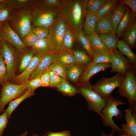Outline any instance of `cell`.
<instances>
[{
	"mask_svg": "<svg viewBox=\"0 0 136 136\" xmlns=\"http://www.w3.org/2000/svg\"><path fill=\"white\" fill-rule=\"evenodd\" d=\"M0 3V27L4 23L9 21L13 9L5 2Z\"/></svg>",
	"mask_w": 136,
	"mask_h": 136,
	"instance_id": "34",
	"label": "cell"
},
{
	"mask_svg": "<svg viewBox=\"0 0 136 136\" xmlns=\"http://www.w3.org/2000/svg\"><path fill=\"white\" fill-rule=\"evenodd\" d=\"M118 1L120 3L126 5L130 7L133 15L136 16V0H121Z\"/></svg>",
	"mask_w": 136,
	"mask_h": 136,
	"instance_id": "47",
	"label": "cell"
},
{
	"mask_svg": "<svg viewBox=\"0 0 136 136\" xmlns=\"http://www.w3.org/2000/svg\"><path fill=\"white\" fill-rule=\"evenodd\" d=\"M0 115V136H2L4 130L7 127L8 123L7 113L5 111Z\"/></svg>",
	"mask_w": 136,
	"mask_h": 136,
	"instance_id": "45",
	"label": "cell"
},
{
	"mask_svg": "<svg viewBox=\"0 0 136 136\" xmlns=\"http://www.w3.org/2000/svg\"><path fill=\"white\" fill-rule=\"evenodd\" d=\"M36 0H5V2L13 9L22 8H32Z\"/></svg>",
	"mask_w": 136,
	"mask_h": 136,
	"instance_id": "35",
	"label": "cell"
},
{
	"mask_svg": "<svg viewBox=\"0 0 136 136\" xmlns=\"http://www.w3.org/2000/svg\"><path fill=\"white\" fill-rule=\"evenodd\" d=\"M50 70L48 68L41 73L40 79L42 87H49Z\"/></svg>",
	"mask_w": 136,
	"mask_h": 136,
	"instance_id": "46",
	"label": "cell"
},
{
	"mask_svg": "<svg viewBox=\"0 0 136 136\" xmlns=\"http://www.w3.org/2000/svg\"><path fill=\"white\" fill-rule=\"evenodd\" d=\"M57 61V54L53 53L42 57L36 70L31 76L29 80L48 68L51 64Z\"/></svg>",
	"mask_w": 136,
	"mask_h": 136,
	"instance_id": "19",
	"label": "cell"
},
{
	"mask_svg": "<svg viewBox=\"0 0 136 136\" xmlns=\"http://www.w3.org/2000/svg\"><path fill=\"white\" fill-rule=\"evenodd\" d=\"M95 31V33L98 35L114 33L109 20V15L105 17L98 19Z\"/></svg>",
	"mask_w": 136,
	"mask_h": 136,
	"instance_id": "23",
	"label": "cell"
},
{
	"mask_svg": "<svg viewBox=\"0 0 136 136\" xmlns=\"http://www.w3.org/2000/svg\"><path fill=\"white\" fill-rule=\"evenodd\" d=\"M1 41L2 39L1 36V27H0V43L1 42Z\"/></svg>",
	"mask_w": 136,
	"mask_h": 136,
	"instance_id": "53",
	"label": "cell"
},
{
	"mask_svg": "<svg viewBox=\"0 0 136 136\" xmlns=\"http://www.w3.org/2000/svg\"><path fill=\"white\" fill-rule=\"evenodd\" d=\"M34 55L33 52L28 48L21 53L18 52V56L20 59L19 70L20 72L21 73L26 68Z\"/></svg>",
	"mask_w": 136,
	"mask_h": 136,
	"instance_id": "28",
	"label": "cell"
},
{
	"mask_svg": "<svg viewBox=\"0 0 136 136\" xmlns=\"http://www.w3.org/2000/svg\"></svg>",
	"mask_w": 136,
	"mask_h": 136,
	"instance_id": "58",
	"label": "cell"
},
{
	"mask_svg": "<svg viewBox=\"0 0 136 136\" xmlns=\"http://www.w3.org/2000/svg\"><path fill=\"white\" fill-rule=\"evenodd\" d=\"M66 80L50 71L49 87L56 88Z\"/></svg>",
	"mask_w": 136,
	"mask_h": 136,
	"instance_id": "41",
	"label": "cell"
},
{
	"mask_svg": "<svg viewBox=\"0 0 136 136\" xmlns=\"http://www.w3.org/2000/svg\"><path fill=\"white\" fill-rule=\"evenodd\" d=\"M1 42L0 43V52L1 50Z\"/></svg>",
	"mask_w": 136,
	"mask_h": 136,
	"instance_id": "55",
	"label": "cell"
},
{
	"mask_svg": "<svg viewBox=\"0 0 136 136\" xmlns=\"http://www.w3.org/2000/svg\"><path fill=\"white\" fill-rule=\"evenodd\" d=\"M118 1L107 0L101 6L96 13L98 19L108 16L116 6Z\"/></svg>",
	"mask_w": 136,
	"mask_h": 136,
	"instance_id": "29",
	"label": "cell"
},
{
	"mask_svg": "<svg viewBox=\"0 0 136 136\" xmlns=\"http://www.w3.org/2000/svg\"><path fill=\"white\" fill-rule=\"evenodd\" d=\"M113 52L110 72H117L125 76L127 70L133 64L118 50L116 49Z\"/></svg>",
	"mask_w": 136,
	"mask_h": 136,
	"instance_id": "12",
	"label": "cell"
},
{
	"mask_svg": "<svg viewBox=\"0 0 136 136\" xmlns=\"http://www.w3.org/2000/svg\"><path fill=\"white\" fill-rule=\"evenodd\" d=\"M2 40L14 47L19 53L28 49L18 35L10 27L9 23H4L1 27Z\"/></svg>",
	"mask_w": 136,
	"mask_h": 136,
	"instance_id": "11",
	"label": "cell"
},
{
	"mask_svg": "<svg viewBox=\"0 0 136 136\" xmlns=\"http://www.w3.org/2000/svg\"><path fill=\"white\" fill-rule=\"evenodd\" d=\"M118 91L121 96L127 98L129 108L136 116V66L133 64L127 70Z\"/></svg>",
	"mask_w": 136,
	"mask_h": 136,
	"instance_id": "3",
	"label": "cell"
},
{
	"mask_svg": "<svg viewBox=\"0 0 136 136\" xmlns=\"http://www.w3.org/2000/svg\"><path fill=\"white\" fill-rule=\"evenodd\" d=\"M110 63H96L92 61L86 65L85 71L77 84L89 82L90 79L94 75L105 69L111 68Z\"/></svg>",
	"mask_w": 136,
	"mask_h": 136,
	"instance_id": "14",
	"label": "cell"
},
{
	"mask_svg": "<svg viewBox=\"0 0 136 136\" xmlns=\"http://www.w3.org/2000/svg\"><path fill=\"white\" fill-rule=\"evenodd\" d=\"M113 55V51L108 52H94L92 61L96 63H111Z\"/></svg>",
	"mask_w": 136,
	"mask_h": 136,
	"instance_id": "37",
	"label": "cell"
},
{
	"mask_svg": "<svg viewBox=\"0 0 136 136\" xmlns=\"http://www.w3.org/2000/svg\"><path fill=\"white\" fill-rule=\"evenodd\" d=\"M88 37L94 52L113 51L105 46L98 34L96 33L92 34L90 36Z\"/></svg>",
	"mask_w": 136,
	"mask_h": 136,
	"instance_id": "27",
	"label": "cell"
},
{
	"mask_svg": "<svg viewBox=\"0 0 136 136\" xmlns=\"http://www.w3.org/2000/svg\"><path fill=\"white\" fill-rule=\"evenodd\" d=\"M78 42L87 52L92 60L94 52L92 49L89 39L84 34L82 31L78 32Z\"/></svg>",
	"mask_w": 136,
	"mask_h": 136,
	"instance_id": "33",
	"label": "cell"
},
{
	"mask_svg": "<svg viewBox=\"0 0 136 136\" xmlns=\"http://www.w3.org/2000/svg\"><path fill=\"white\" fill-rule=\"evenodd\" d=\"M78 32L70 28L69 25L63 38L62 48L73 51L74 45L78 42Z\"/></svg>",
	"mask_w": 136,
	"mask_h": 136,
	"instance_id": "22",
	"label": "cell"
},
{
	"mask_svg": "<svg viewBox=\"0 0 136 136\" xmlns=\"http://www.w3.org/2000/svg\"><path fill=\"white\" fill-rule=\"evenodd\" d=\"M124 116L126 124L121 125L122 129L132 136H136V116L129 108L125 110Z\"/></svg>",
	"mask_w": 136,
	"mask_h": 136,
	"instance_id": "21",
	"label": "cell"
},
{
	"mask_svg": "<svg viewBox=\"0 0 136 136\" xmlns=\"http://www.w3.org/2000/svg\"><path fill=\"white\" fill-rule=\"evenodd\" d=\"M27 90L25 84H18L8 82L2 86L0 91V113L4 111L7 104L22 95Z\"/></svg>",
	"mask_w": 136,
	"mask_h": 136,
	"instance_id": "8",
	"label": "cell"
},
{
	"mask_svg": "<svg viewBox=\"0 0 136 136\" xmlns=\"http://www.w3.org/2000/svg\"><path fill=\"white\" fill-rule=\"evenodd\" d=\"M68 25L66 20L60 13L50 27L47 38L52 53L57 54L62 49L63 39Z\"/></svg>",
	"mask_w": 136,
	"mask_h": 136,
	"instance_id": "5",
	"label": "cell"
},
{
	"mask_svg": "<svg viewBox=\"0 0 136 136\" xmlns=\"http://www.w3.org/2000/svg\"><path fill=\"white\" fill-rule=\"evenodd\" d=\"M56 89L65 96H73L78 93L76 87L66 80L58 87Z\"/></svg>",
	"mask_w": 136,
	"mask_h": 136,
	"instance_id": "36",
	"label": "cell"
},
{
	"mask_svg": "<svg viewBox=\"0 0 136 136\" xmlns=\"http://www.w3.org/2000/svg\"><path fill=\"white\" fill-rule=\"evenodd\" d=\"M8 82L7 70L1 48L0 52V85L2 86Z\"/></svg>",
	"mask_w": 136,
	"mask_h": 136,
	"instance_id": "40",
	"label": "cell"
},
{
	"mask_svg": "<svg viewBox=\"0 0 136 136\" xmlns=\"http://www.w3.org/2000/svg\"><path fill=\"white\" fill-rule=\"evenodd\" d=\"M126 7L125 5L119 2L109 15V19L114 32H116L118 24L123 18Z\"/></svg>",
	"mask_w": 136,
	"mask_h": 136,
	"instance_id": "17",
	"label": "cell"
},
{
	"mask_svg": "<svg viewBox=\"0 0 136 136\" xmlns=\"http://www.w3.org/2000/svg\"><path fill=\"white\" fill-rule=\"evenodd\" d=\"M34 91L30 89H27L22 95L9 102L8 107L5 110L7 113L9 119L11 117L13 112L20 103L25 99L33 95Z\"/></svg>",
	"mask_w": 136,
	"mask_h": 136,
	"instance_id": "25",
	"label": "cell"
},
{
	"mask_svg": "<svg viewBox=\"0 0 136 136\" xmlns=\"http://www.w3.org/2000/svg\"><path fill=\"white\" fill-rule=\"evenodd\" d=\"M87 0H62L60 13L66 19L69 27L77 32L82 31Z\"/></svg>",
	"mask_w": 136,
	"mask_h": 136,
	"instance_id": "1",
	"label": "cell"
},
{
	"mask_svg": "<svg viewBox=\"0 0 136 136\" xmlns=\"http://www.w3.org/2000/svg\"><path fill=\"white\" fill-rule=\"evenodd\" d=\"M113 136H132L127 132H124L122 134L120 135H119V136L113 135Z\"/></svg>",
	"mask_w": 136,
	"mask_h": 136,
	"instance_id": "51",
	"label": "cell"
},
{
	"mask_svg": "<svg viewBox=\"0 0 136 136\" xmlns=\"http://www.w3.org/2000/svg\"><path fill=\"white\" fill-rule=\"evenodd\" d=\"M130 9L126 8L124 16L118 24L116 33L119 38H120L128 28L136 23V17Z\"/></svg>",
	"mask_w": 136,
	"mask_h": 136,
	"instance_id": "15",
	"label": "cell"
},
{
	"mask_svg": "<svg viewBox=\"0 0 136 136\" xmlns=\"http://www.w3.org/2000/svg\"><path fill=\"white\" fill-rule=\"evenodd\" d=\"M105 46L109 50L113 51L116 49L119 41V37L116 33L99 35Z\"/></svg>",
	"mask_w": 136,
	"mask_h": 136,
	"instance_id": "26",
	"label": "cell"
},
{
	"mask_svg": "<svg viewBox=\"0 0 136 136\" xmlns=\"http://www.w3.org/2000/svg\"><path fill=\"white\" fill-rule=\"evenodd\" d=\"M66 78L72 83L77 84L84 74L86 65L77 62L67 65Z\"/></svg>",
	"mask_w": 136,
	"mask_h": 136,
	"instance_id": "16",
	"label": "cell"
},
{
	"mask_svg": "<svg viewBox=\"0 0 136 136\" xmlns=\"http://www.w3.org/2000/svg\"><path fill=\"white\" fill-rule=\"evenodd\" d=\"M57 56L58 61L66 65L76 62L73 51L62 48Z\"/></svg>",
	"mask_w": 136,
	"mask_h": 136,
	"instance_id": "31",
	"label": "cell"
},
{
	"mask_svg": "<svg viewBox=\"0 0 136 136\" xmlns=\"http://www.w3.org/2000/svg\"><path fill=\"white\" fill-rule=\"evenodd\" d=\"M30 49L35 55L41 57L52 53L47 38L39 39Z\"/></svg>",
	"mask_w": 136,
	"mask_h": 136,
	"instance_id": "18",
	"label": "cell"
},
{
	"mask_svg": "<svg viewBox=\"0 0 136 136\" xmlns=\"http://www.w3.org/2000/svg\"><path fill=\"white\" fill-rule=\"evenodd\" d=\"M32 136H39L37 134L35 133H34ZM41 136H44V135H43Z\"/></svg>",
	"mask_w": 136,
	"mask_h": 136,
	"instance_id": "54",
	"label": "cell"
},
{
	"mask_svg": "<svg viewBox=\"0 0 136 136\" xmlns=\"http://www.w3.org/2000/svg\"><path fill=\"white\" fill-rule=\"evenodd\" d=\"M1 50L7 70L8 81L11 82L16 76L18 52L13 46L3 40Z\"/></svg>",
	"mask_w": 136,
	"mask_h": 136,
	"instance_id": "10",
	"label": "cell"
},
{
	"mask_svg": "<svg viewBox=\"0 0 136 136\" xmlns=\"http://www.w3.org/2000/svg\"><path fill=\"white\" fill-rule=\"evenodd\" d=\"M114 134V133L112 132L108 134H107L104 132H102L101 133V134L102 136H113Z\"/></svg>",
	"mask_w": 136,
	"mask_h": 136,
	"instance_id": "50",
	"label": "cell"
},
{
	"mask_svg": "<svg viewBox=\"0 0 136 136\" xmlns=\"http://www.w3.org/2000/svg\"><path fill=\"white\" fill-rule=\"evenodd\" d=\"M41 74L29 80L25 84V87L27 90L30 89L35 91L37 88L42 87L40 79Z\"/></svg>",
	"mask_w": 136,
	"mask_h": 136,
	"instance_id": "42",
	"label": "cell"
},
{
	"mask_svg": "<svg viewBox=\"0 0 136 136\" xmlns=\"http://www.w3.org/2000/svg\"><path fill=\"white\" fill-rule=\"evenodd\" d=\"M116 48L123 55L126 56L134 65L136 66V55L127 44L123 41L119 40Z\"/></svg>",
	"mask_w": 136,
	"mask_h": 136,
	"instance_id": "32",
	"label": "cell"
},
{
	"mask_svg": "<svg viewBox=\"0 0 136 136\" xmlns=\"http://www.w3.org/2000/svg\"><path fill=\"white\" fill-rule=\"evenodd\" d=\"M42 58L34 55L28 66L20 74L16 75L12 83L18 84L26 83L29 80L31 76L36 70Z\"/></svg>",
	"mask_w": 136,
	"mask_h": 136,
	"instance_id": "13",
	"label": "cell"
},
{
	"mask_svg": "<svg viewBox=\"0 0 136 136\" xmlns=\"http://www.w3.org/2000/svg\"><path fill=\"white\" fill-rule=\"evenodd\" d=\"M107 0H87L86 5V13H96Z\"/></svg>",
	"mask_w": 136,
	"mask_h": 136,
	"instance_id": "39",
	"label": "cell"
},
{
	"mask_svg": "<svg viewBox=\"0 0 136 136\" xmlns=\"http://www.w3.org/2000/svg\"><path fill=\"white\" fill-rule=\"evenodd\" d=\"M60 13L59 8L49 6L43 0L37 1L32 8V29L37 26L50 27Z\"/></svg>",
	"mask_w": 136,
	"mask_h": 136,
	"instance_id": "2",
	"label": "cell"
},
{
	"mask_svg": "<svg viewBox=\"0 0 136 136\" xmlns=\"http://www.w3.org/2000/svg\"><path fill=\"white\" fill-rule=\"evenodd\" d=\"M98 19L96 13H86L82 28V31L85 35L89 37L96 33L95 27Z\"/></svg>",
	"mask_w": 136,
	"mask_h": 136,
	"instance_id": "20",
	"label": "cell"
},
{
	"mask_svg": "<svg viewBox=\"0 0 136 136\" xmlns=\"http://www.w3.org/2000/svg\"><path fill=\"white\" fill-rule=\"evenodd\" d=\"M38 39L32 30L23 37L22 41L27 47L30 48Z\"/></svg>",
	"mask_w": 136,
	"mask_h": 136,
	"instance_id": "44",
	"label": "cell"
},
{
	"mask_svg": "<svg viewBox=\"0 0 136 136\" xmlns=\"http://www.w3.org/2000/svg\"></svg>",
	"mask_w": 136,
	"mask_h": 136,
	"instance_id": "57",
	"label": "cell"
},
{
	"mask_svg": "<svg viewBox=\"0 0 136 136\" xmlns=\"http://www.w3.org/2000/svg\"><path fill=\"white\" fill-rule=\"evenodd\" d=\"M5 1V0H0V3H1V2H4Z\"/></svg>",
	"mask_w": 136,
	"mask_h": 136,
	"instance_id": "56",
	"label": "cell"
},
{
	"mask_svg": "<svg viewBox=\"0 0 136 136\" xmlns=\"http://www.w3.org/2000/svg\"><path fill=\"white\" fill-rule=\"evenodd\" d=\"M124 77L122 74L117 73L110 78H102L92 86L94 90L107 101L112 96V92L118 87Z\"/></svg>",
	"mask_w": 136,
	"mask_h": 136,
	"instance_id": "9",
	"label": "cell"
},
{
	"mask_svg": "<svg viewBox=\"0 0 136 136\" xmlns=\"http://www.w3.org/2000/svg\"><path fill=\"white\" fill-rule=\"evenodd\" d=\"M32 31L39 39L47 38L49 32V27L37 26L33 28Z\"/></svg>",
	"mask_w": 136,
	"mask_h": 136,
	"instance_id": "43",
	"label": "cell"
},
{
	"mask_svg": "<svg viewBox=\"0 0 136 136\" xmlns=\"http://www.w3.org/2000/svg\"><path fill=\"white\" fill-rule=\"evenodd\" d=\"M48 68L50 71L57 75L66 79V65L57 61L51 64Z\"/></svg>",
	"mask_w": 136,
	"mask_h": 136,
	"instance_id": "38",
	"label": "cell"
},
{
	"mask_svg": "<svg viewBox=\"0 0 136 136\" xmlns=\"http://www.w3.org/2000/svg\"><path fill=\"white\" fill-rule=\"evenodd\" d=\"M125 104V103L121 100L112 96L107 101L106 105L102 112L100 116L102 120L103 125L110 127L112 132L114 133L116 132L119 134L124 132L122 129L116 125L113 119L114 117L117 119L122 118L123 115L122 111L117 107L118 105Z\"/></svg>",
	"mask_w": 136,
	"mask_h": 136,
	"instance_id": "6",
	"label": "cell"
},
{
	"mask_svg": "<svg viewBox=\"0 0 136 136\" xmlns=\"http://www.w3.org/2000/svg\"><path fill=\"white\" fill-rule=\"evenodd\" d=\"M32 8L13 9L9 24L22 40L32 30Z\"/></svg>",
	"mask_w": 136,
	"mask_h": 136,
	"instance_id": "4",
	"label": "cell"
},
{
	"mask_svg": "<svg viewBox=\"0 0 136 136\" xmlns=\"http://www.w3.org/2000/svg\"><path fill=\"white\" fill-rule=\"evenodd\" d=\"M28 134V132L27 131H26L24 132L22 134L19 136H26Z\"/></svg>",
	"mask_w": 136,
	"mask_h": 136,
	"instance_id": "52",
	"label": "cell"
},
{
	"mask_svg": "<svg viewBox=\"0 0 136 136\" xmlns=\"http://www.w3.org/2000/svg\"><path fill=\"white\" fill-rule=\"evenodd\" d=\"M43 1L46 4L51 6L60 8L61 5L62 0H44Z\"/></svg>",
	"mask_w": 136,
	"mask_h": 136,
	"instance_id": "49",
	"label": "cell"
},
{
	"mask_svg": "<svg viewBox=\"0 0 136 136\" xmlns=\"http://www.w3.org/2000/svg\"><path fill=\"white\" fill-rule=\"evenodd\" d=\"M44 136H72L70 132L69 131H64L59 132H53L48 131Z\"/></svg>",
	"mask_w": 136,
	"mask_h": 136,
	"instance_id": "48",
	"label": "cell"
},
{
	"mask_svg": "<svg viewBox=\"0 0 136 136\" xmlns=\"http://www.w3.org/2000/svg\"><path fill=\"white\" fill-rule=\"evenodd\" d=\"M78 93L86 99L88 110L96 113L100 116L102 112L107 105V101L93 88L89 82L76 85Z\"/></svg>",
	"mask_w": 136,
	"mask_h": 136,
	"instance_id": "7",
	"label": "cell"
},
{
	"mask_svg": "<svg viewBox=\"0 0 136 136\" xmlns=\"http://www.w3.org/2000/svg\"><path fill=\"white\" fill-rule=\"evenodd\" d=\"M73 52L77 63L86 65L92 61L87 52L82 48L77 47L73 49Z\"/></svg>",
	"mask_w": 136,
	"mask_h": 136,
	"instance_id": "30",
	"label": "cell"
},
{
	"mask_svg": "<svg viewBox=\"0 0 136 136\" xmlns=\"http://www.w3.org/2000/svg\"><path fill=\"white\" fill-rule=\"evenodd\" d=\"M121 38V40L123 41L131 49L136 47V24L134 23L124 33Z\"/></svg>",
	"mask_w": 136,
	"mask_h": 136,
	"instance_id": "24",
	"label": "cell"
}]
</instances>
